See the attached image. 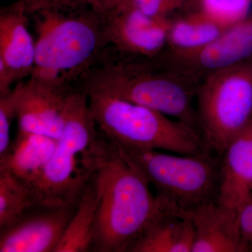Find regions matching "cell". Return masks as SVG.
<instances>
[{
	"mask_svg": "<svg viewBox=\"0 0 252 252\" xmlns=\"http://www.w3.org/2000/svg\"><path fill=\"white\" fill-rule=\"evenodd\" d=\"M92 179L97 196L92 252H127L157 210V195L122 149L100 132Z\"/></svg>",
	"mask_w": 252,
	"mask_h": 252,
	"instance_id": "obj_1",
	"label": "cell"
},
{
	"mask_svg": "<svg viewBox=\"0 0 252 252\" xmlns=\"http://www.w3.org/2000/svg\"><path fill=\"white\" fill-rule=\"evenodd\" d=\"M78 82L85 91L144 106L198 132L193 106L198 84L153 60L125 57L109 49Z\"/></svg>",
	"mask_w": 252,
	"mask_h": 252,
	"instance_id": "obj_2",
	"label": "cell"
},
{
	"mask_svg": "<svg viewBox=\"0 0 252 252\" xmlns=\"http://www.w3.org/2000/svg\"><path fill=\"white\" fill-rule=\"evenodd\" d=\"M81 6L32 13L36 59L31 77L75 84L103 57L109 48L107 18Z\"/></svg>",
	"mask_w": 252,
	"mask_h": 252,
	"instance_id": "obj_3",
	"label": "cell"
},
{
	"mask_svg": "<svg viewBox=\"0 0 252 252\" xmlns=\"http://www.w3.org/2000/svg\"><path fill=\"white\" fill-rule=\"evenodd\" d=\"M99 130L79 84L69 96L62 134L34 190L39 205H77L94 167Z\"/></svg>",
	"mask_w": 252,
	"mask_h": 252,
	"instance_id": "obj_4",
	"label": "cell"
},
{
	"mask_svg": "<svg viewBox=\"0 0 252 252\" xmlns=\"http://www.w3.org/2000/svg\"><path fill=\"white\" fill-rule=\"evenodd\" d=\"M85 92L99 132L117 145L181 155L210 152L198 131L180 121L108 94Z\"/></svg>",
	"mask_w": 252,
	"mask_h": 252,
	"instance_id": "obj_5",
	"label": "cell"
},
{
	"mask_svg": "<svg viewBox=\"0 0 252 252\" xmlns=\"http://www.w3.org/2000/svg\"><path fill=\"white\" fill-rule=\"evenodd\" d=\"M119 147L156 189V195L177 210L189 213L217 200L220 156L211 152L181 155Z\"/></svg>",
	"mask_w": 252,
	"mask_h": 252,
	"instance_id": "obj_6",
	"label": "cell"
},
{
	"mask_svg": "<svg viewBox=\"0 0 252 252\" xmlns=\"http://www.w3.org/2000/svg\"><path fill=\"white\" fill-rule=\"evenodd\" d=\"M195 99L199 133L207 149L220 157L252 122V60L204 77Z\"/></svg>",
	"mask_w": 252,
	"mask_h": 252,
	"instance_id": "obj_7",
	"label": "cell"
},
{
	"mask_svg": "<svg viewBox=\"0 0 252 252\" xmlns=\"http://www.w3.org/2000/svg\"><path fill=\"white\" fill-rule=\"evenodd\" d=\"M252 60V9L239 22L228 26L207 45L185 54H161L162 67L196 79Z\"/></svg>",
	"mask_w": 252,
	"mask_h": 252,
	"instance_id": "obj_8",
	"label": "cell"
},
{
	"mask_svg": "<svg viewBox=\"0 0 252 252\" xmlns=\"http://www.w3.org/2000/svg\"><path fill=\"white\" fill-rule=\"evenodd\" d=\"M75 84L30 77L23 81L17 107L18 130L59 138Z\"/></svg>",
	"mask_w": 252,
	"mask_h": 252,
	"instance_id": "obj_9",
	"label": "cell"
},
{
	"mask_svg": "<svg viewBox=\"0 0 252 252\" xmlns=\"http://www.w3.org/2000/svg\"><path fill=\"white\" fill-rule=\"evenodd\" d=\"M104 16L109 48L119 56L154 60L166 49L171 18L150 17L130 5Z\"/></svg>",
	"mask_w": 252,
	"mask_h": 252,
	"instance_id": "obj_10",
	"label": "cell"
},
{
	"mask_svg": "<svg viewBox=\"0 0 252 252\" xmlns=\"http://www.w3.org/2000/svg\"><path fill=\"white\" fill-rule=\"evenodd\" d=\"M77 205L32 209L0 230V252H56Z\"/></svg>",
	"mask_w": 252,
	"mask_h": 252,
	"instance_id": "obj_11",
	"label": "cell"
},
{
	"mask_svg": "<svg viewBox=\"0 0 252 252\" xmlns=\"http://www.w3.org/2000/svg\"><path fill=\"white\" fill-rule=\"evenodd\" d=\"M22 1L0 13V96L31 77L35 67V39Z\"/></svg>",
	"mask_w": 252,
	"mask_h": 252,
	"instance_id": "obj_12",
	"label": "cell"
},
{
	"mask_svg": "<svg viewBox=\"0 0 252 252\" xmlns=\"http://www.w3.org/2000/svg\"><path fill=\"white\" fill-rule=\"evenodd\" d=\"M193 223L192 252H245L238 210L215 201L186 213Z\"/></svg>",
	"mask_w": 252,
	"mask_h": 252,
	"instance_id": "obj_13",
	"label": "cell"
},
{
	"mask_svg": "<svg viewBox=\"0 0 252 252\" xmlns=\"http://www.w3.org/2000/svg\"><path fill=\"white\" fill-rule=\"evenodd\" d=\"M157 198V210L127 252H192L194 229L190 218Z\"/></svg>",
	"mask_w": 252,
	"mask_h": 252,
	"instance_id": "obj_14",
	"label": "cell"
},
{
	"mask_svg": "<svg viewBox=\"0 0 252 252\" xmlns=\"http://www.w3.org/2000/svg\"><path fill=\"white\" fill-rule=\"evenodd\" d=\"M252 198V122L233 139L220 156L217 202L238 210Z\"/></svg>",
	"mask_w": 252,
	"mask_h": 252,
	"instance_id": "obj_15",
	"label": "cell"
},
{
	"mask_svg": "<svg viewBox=\"0 0 252 252\" xmlns=\"http://www.w3.org/2000/svg\"><path fill=\"white\" fill-rule=\"evenodd\" d=\"M56 144V139L18 130L7 152L0 158V169L11 172L34 189Z\"/></svg>",
	"mask_w": 252,
	"mask_h": 252,
	"instance_id": "obj_16",
	"label": "cell"
},
{
	"mask_svg": "<svg viewBox=\"0 0 252 252\" xmlns=\"http://www.w3.org/2000/svg\"><path fill=\"white\" fill-rule=\"evenodd\" d=\"M199 11L171 19L167 34L170 54H185L207 45L225 28Z\"/></svg>",
	"mask_w": 252,
	"mask_h": 252,
	"instance_id": "obj_17",
	"label": "cell"
},
{
	"mask_svg": "<svg viewBox=\"0 0 252 252\" xmlns=\"http://www.w3.org/2000/svg\"><path fill=\"white\" fill-rule=\"evenodd\" d=\"M97 207V190L91 176L56 252H92Z\"/></svg>",
	"mask_w": 252,
	"mask_h": 252,
	"instance_id": "obj_18",
	"label": "cell"
},
{
	"mask_svg": "<svg viewBox=\"0 0 252 252\" xmlns=\"http://www.w3.org/2000/svg\"><path fill=\"white\" fill-rule=\"evenodd\" d=\"M38 205L35 190L31 185L0 169V230L14 224Z\"/></svg>",
	"mask_w": 252,
	"mask_h": 252,
	"instance_id": "obj_19",
	"label": "cell"
},
{
	"mask_svg": "<svg viewBox=\"0 0 252 252\" xmlns=\"http://www.w3.org/2000/svg\"><path fill=\"white\" fill-rule=\"evenodd\" d=\"M197 11L224 27L246 17L251 11L252 0H196Z\"/></svg>",
	"mask_w": 252,
	"mask_h": 252,
	"instance_id": "obj_20",
	"label": "cell"
},
{
	"mask_svg": "<svg viewBox=\"0 0 252 252\" xmlns=\"http://www.w3.org/2000/svg\"><path fill=\"white\" fill-rule=\"evenodd\" d=\"M23 81L16 84L12 90L0 96V158L7 152L11 144V127L17 116V107Z\"/></svg>",
	"mask_w": 252,
	"mask_h": 252,
	"instance_id": "obj_21",
	"label": "cell"
},
{
	"mask_svg": "<svg viewBox=\"0 0 252 252\" xmlns=\"http://www.w3.org/2000/svg\"><path fill=\"white\" fill-rule=\"evenodd\" d=\"M189 0H130L127 5L156 18H168L174 11L182 9Z\"/></svg>",
	"mask_w": 252,
	"mask_h": 252,
	"instance_id": "obj_22",
	"label": "cell"
},
{
	"mask_svg": "<svg viewBox=\"0 0 252 252\" xmlns=\"http://www.w3.org/2000/svg\"><path fill=\"white\" fill-rule=\"evenodd\" d=\"M240 231L247 252L252 251V198L238 209Z\"/></svg>",
	"mask_w": 252,
	"mask_h": 252,
	"instance_id": "obj_23",
	"label": "cell"
}]
</instances>
